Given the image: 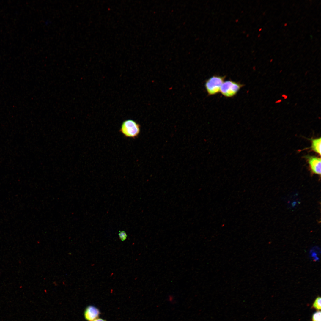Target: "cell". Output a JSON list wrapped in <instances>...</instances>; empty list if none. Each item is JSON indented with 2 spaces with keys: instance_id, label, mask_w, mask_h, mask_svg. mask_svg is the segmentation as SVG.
I'll return each mask as SVG.
<instances>
[{
  "instance_id": "cell-1",
  "label": "cell",
  "mask_w": 321,
  "mask_h": 321,
  "mask_svg": "<svg viewBox=\"0 0 321 321\" xmlns=\"http://www.w3.org/2000/svg\"><path fill=\"white\" fill-rule=\"evenodd\" d=\"M119 132L126 137L135 139L140 133V126L133 120H126L122 123Z\"/></svg>"
},
{
  "instance_id": "cell-2",
  "label": "cell",
  "mask_w": 321,
  "mask_h": 321,
  "mask_svg": "<svg viewBox=\"0 0 321 321\" xmlns=\"http://www.w3.org/2000/svg\"><path fill=\"white\" fill-rule=\"evenodd\" d=\"M226 76L215 75L207 79L205 82V87L208 95H215L220 92L221 86Z\"/></svg>"
},
{
  "instance_id": "cell-3",
  "label": "cell",
  "mask_w": 321,
  "mask_h": 321,
  "mask_svg": "<svg viewBox=\"0 0 321 321\" xmlns=\"http://www.w3.org/2000/svg\"><path fill=\"white\" fill-rule=\"evenodd\" d=\"M244 85L240 82L231 80L224 81L220 89V92L226 97H232L235 96Z\"/></svg>"
},
{
  "instance_id": "cell-4",
  "label": "cell",
  "mask_w": 321,
  "mask_h": 321,
  "mask_svg": "<svg viewBox=\"0 0 321 321\" xmlns=\"http://www.w3.org/2000/svg\"><path fill=\"white\" fill-rule=\"evenodd\" d=\"M305 157L309 165L311 174H317L320 176L321 173L320 157L309 155H306Z\"/></svg>"
},
{
  "instance_id": "cell-5",
  "label": "cell",
  "mask_w": 321,
  "mask_h": 321,
  "mask_svg": "<svg viewBox=\"0 0 321 321\" xmlns=\"http://www.w3.org/2000/svg\"><path fill=\"white\" fill-rule=\"evenodd\" d=\"M100 312L99 310L93 306L87 307L85 310L84 316L85 318L88 321H92L98 317Z\"/></svg>"
},
{
  "instance_id": "cell-6",
  "label": "cell",
  "mask_w": 321,
  "mask_h": 321,
  "mask_svg": "<svg viewBox=\"0 0 321 321\" xmlns=\"http://www.w3.org/2000/svg\"><path fill=\"white\" fill-rule=\"evenodd\" d=\"M309 139L311 141V146L309 148L305 149H310V150L321 155V142L320 137L315 139L311 138Z\"/></svg>"
},
{
  "instance_id": "cell-7",
  "label": "cell",
  "mask_w": 321,
  "mask_h": 321,
  "mask_svg": "<svg viewBox=\"0 0 321 321\" xmlns=\"http://www.w3.org/2000/svg\"><path fill=\"white\" fill-rule=\"evenodd\" d=\"M321 300L320 297H317L314 301L311 308L315 309L317 311H320L321 308Z\"/></svg>"
},
{
  "instance_id": "cell-8",
  "label": "cell",
  "mask_w": 321,
  "mask_h": 321,
  "mask_svg": "<svg viewBox=\"0 0 321 321\" xmlns=\"http://www.w3.org/2000/svg\"><path fill=\"white\" fill-rule=\"evenodd\" d=\"M321 311H318L314 313L312 317V321H321Z\"/></svg>"
},
{
  "instance_id": "cell-9",
  "label": "cell",
  "mask_w": 321,
  "mask_h": 321,
  "mask_svg": "<svg viewBox=\"0 0 321 321\" xmlns=\"http://www.w3.org/2000/svg\"><path fill=\"white\" fill-rule=\"evenodd\" d=\"M118 235L119 238L122 241H125L127 239V235L124 231H120Z\"/></svg>"
},
{
  "instance_id": "cell-10",
  "label": "cell",
  "mask_w": 321,
  "mask_h": 321,
  "mask_svg": "<svg viewBox=\"0 0 321 321\" xmlns=\"http://www.w3.org/2000/svg\"><path fill=\"white\" fill-rule=\"evenodd\" d=\"M92 321H106L105 320L101 318H97Z\"/></svg>"
},
{
  "instance_id": "cell-11",
  "label": "cell",
  "mask_w": 321,
  "mask_h": 321,
  "mask_svg": "<svg viewBox=\"0 0 321 321\" xmlns=\"http://www.w3.org/2000/svg\"><path fill=\"white\" fill-rule=\"evenodd\" d=\"M282 97H284V99H287V95H284V94L282 95Z\"/></svg>"
},
{
  "instance_id": "cell-12",
  "label": "cell",
  "mask_w": 321,
  "mask_h": 321,
  "mask_svg": "<svg viewBox=\"0 0 321 321\" xmlns=\"http://www.w3.org/2000/svg\"><path fill=\"white\" fill-rule=\"evenodd\" d=\"M281 101H282V100H281V99H280V100H277L276 101L275 103H279L281 102Z\"/></svg>"
}]
</instances>
